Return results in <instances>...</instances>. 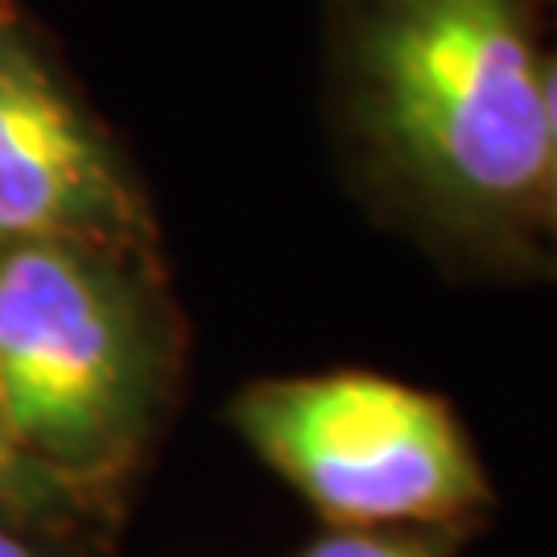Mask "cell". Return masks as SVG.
I'll return each mask as SVG.
<instances>
[{
  "mask_svg": "<svg viewBox=\"0 0 557 557\" xmlns=\"http://www.w3.org/2000/svg\"><path fill=\"white\" fill-rule=\"evenodd\" d=\"M545 0H326V96L359 195L446 277L545 252Z\"/></svg>",
  "mask_w": 557,
  "mask_h": 557,
  "instance_id": "obj_1",
  "label": "cell"
},
{
  "mask_svg": "<svg viewBox=\"0 0 557 557\" xmlns=\"http://www.w3.org/2000/svg\"><path fill=\"white\" fill-rule=\"evenodd\" d=\"M178 351L158 257L0 244V400L21 446L66 487L133 467L170 405Z\"/></svg>",
  "mask_w": 557,
  "mask_h": 557,
  "instance_id": "obj_2",
  "label": "cell"
},
{
  "mask_svg": "<svg viewBox=\"0 0 557 557\" xmlns=\"http://www.w3.org/2000/svg\"><path fill=\"white\" fill-rule=\"evenodd\" d=\"M227 421L331 529L479 537L499 508L467 421L409 380L363 368L252 380L227 400Z\"/></svg>",
  "mask_w": 557,
  "mask_h": 557,
  "instance_id": "obj_3",
  "label": "cell"
},
{
  "mask_svg": "<svg viewBox=\"0 0 557 557\" xmlns=\"http://www.w3.org/2000/svg\"><path fill=\"white\" fill-rule=\"evenodd\" d=\"M66 239L158 257L137 182L38 46L0 21V244Z\"/></svg>",
  "mask_w": 557,
  "mask_h": 557,
  "instance_id": "obj_4",
  "label": "cell"
},
{
  "mask_svg": "<svg viewBox=\"0 0 557 557\" xmlns=\"http://www.w3.org/2000/svg\"><path fill=\"white\" fill-rule=\"evenodd\" d=\"M71 496H79V492L66 487L54 471H46L38 458L21 446L17 430L4 413V400H0V520L34 524L46 512L71 504Z\"/></svg>",
  "mask_w": 557,
  "mask_h": 557,
  "instance_id": "obj_5",
  "label": "cell"
},
{
  "mask_svg": "<svg viewBox=\"0 0 557 557\" xmlns=\"http://www.w3.org/2000/svg\"><path fill=\"white\" fill-rule=\"evenodd\" d=\"M471 541L462 529H326L294 557H462Z\"/></svg>",
  "mask_w": 557,
  "mask_h": 557,
  "instance_id": "obj_6",
  "label": "cell"
},
{
  "mask_svg": "<svg viewBox=\"0 0 557 557\" xmlns=\"http://www.w3.org/2000/svg\"><path fill=\"white\" fill-rule=\"evenodd\" d=\"M549 46H545V252L557 281V0H545Z\"/></svg>",
  "mask_w": 557,
  "mask_h": 557,
  "instance_id": "obj_7",
  "label": "cell"
},
{
  "mask_svg": "<svg viewBox=\"0 0 557 557\" xmlns=\"http://www.w3.org/2000/svg\"><path fill=\"white\" fill-rule=\"evenodd\" d=\"M0 557H50V554L29 541V524L0 520Z\"/></svg>",
  "mask_w": 557,
  "mask_h": 557,
  "instance_id": "obj_8",
  "label": "cell"
}]
</instances>
